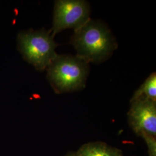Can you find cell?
<instances>
[{
  "instance_id": "1",
  "label": "cell",
  "mask_w": 156,
  "mask_h": 156,
  "mask_svg": "<svg viewBox=\"0 0 156 156\" xmlns=\"http://www.w3.org/2000/svg\"><path fill=\"white\" fill-rule=\"evenodd\" d=\"M71 42L77 51V56L87 63L106 60L117 46L107 26L90 19L75 30Z\"/></svg>"
},
{
  "instance_id": "2",
  "label": "cell",
  "mask_w": 156,
  "mask_h": 156,
  "mask_svg": "<svg viewBox=\"0 0 156 156\" xmlns=\"http://www.w3.org/2000/svg\"><path fill=\"white\" fill-rule=\"evenodd\" d=\"M48 68V79L55 92L61 94L85 86L89 64L77 56L57 55Z\"/></svg>"
},
{
  "instance_id": "3",
  "label": "cell",
  "mask_w": 156,
  "mask_h": 156,
  "mask_svg": "<svg viewBox=\"0 0 156 156\" xmlns=\"http://www.w3.org/2000/svg\"><path fill=\"white\" fill-rule=\"evenodd\" d=\"M51 30H28L19 33L17 37L18 49L23 58L39 71L49 67L57 55V44Z\"/></svg>"
},
{
  "instance_id": "4",
  "label": "cell",
  "mask_w": 156,
  "mask_h": 156,
  "mask_svg": "<svg viewBox=\"0 0 156 156\" xmlns=\"http://www.w3.org/2000/svg\"><path fill=\"white\" fill-rule=\"evenodd\" d=\"M90 6L85 1L58 0L55 4L53 28V35L67 28L75 30L90 19Z\"/></svg>"
},
{
  "instance_id": "5",
  "label": "cell",
  "mask_w": 156,
  "mask_h": 156,
  "mask_svg": "<svg viewBox=\"0 0 156 156\" xmlns=\"http://www.w3.org/2000/svg\"><path fill=\"white\" fill-rule=\"evenodd\" d=\"M128 113L131 128L138 135L156 136V102L145 97L131 101Z\"/></svg>"
},
{
  "instance_id": "6",
  "label": "cell",
  "mask_w": 156,
  "mask_h": 156,
  "mask_svg": "<svg viewBox=\"0 0 156 156\" xmlns=\"http://www.w3.org/2000/svg\"><path fill=\"white\" fill-rule=\"evenodd\" d=\"M78 156H124L122 151L102 142H90L76 152Z\"/></svg>"
},
{
  "instance_id": "7",
  "label": "cell",
  "mask_w": 156,
  "mask_h": 156,
  "mask_svg": "<svg viewBox=\"0 0 156 156\" xmlns=\"http://www.w3.org/2000/svg\"><path fill=\"white\" fill-rule=\"evenodd\" d=\"M142 96L156 101V73H152L146 79L145 82L135 92L131 101L134 100Z\"/></svg>"
},
{
  "instance_id": "8",
  "label": "cell",
  "mask_w": 156,
  "mask_h": 156,
  "mask_svg": "<svg viewBox=\"0 0 156 156\" xmlns=\"http://www.w3.org/2000/svg\"><path fill=\"white\" fill-rule=\"evenodd\" d=\"M143 138L147 146L149 156H156V137L152 136H146Z\"/></svg>"
},
{
  "instance_id": "9",
  "label": "cell",
  "mask_w": 156,
  "mask_h": 156,
  "mask_svg": "<svg viewBox=\"0 0 156 156\" xmlns=\"http://www.w3.org/2000/svg\"><path fill=\"white\" fill-rule=\"evenodd\" d=\"M77 156V154H76V153H70V154H67V156Z\"/></svg>"
}]
</instances>
